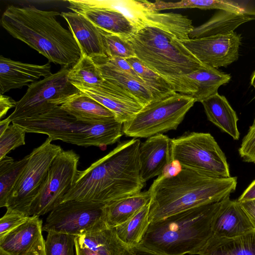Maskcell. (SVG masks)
I'll return each mask as SVG.
<instances>
[{
    "label": "cell",
    "mask_w": 255,
    "mask_h": 255,
    "mask_svg": "<svg viewBox=\"0 0 255 255\" xmlns=\"http://www.w3.org/2000/svg\"><path fill=\"white\" fill-rule=\"evenodd\" d=\"M171 161L206 175L230 177L227 158L209 133L186 132L171 139Z\"/></svg>",
    "instance_id": "7"
},
{
    "label": "cell",
    "mask_w": 255,
    "mask_h": 255,
    "mask_svg": "<svg viewBox=\"0 0 255 255\" xmlns=\"http://www.w3.org/2000/svg\"><path fill=\"white\" fill-rule=\"evenodd\" d=\"M76 236L49 231L45 240V255H74Z\"/></svg>",
    "instance_id": "34"
},
{
    "label": "cell",
    "mask_w": 255,
    "mask_h": 255,
    "mask_svg": "<svg viewBox=\"0 0 255 255\" xmlns=\"http://www.w3.org/2000/svg\"><path fill=\"white\" fill-rule=\"evenodd\" d=\"M139 175L143 183L159 176L171 162V139L162 133L149 137L139 148Z\"/></svg>",
    "instance_id": "17"
},
{
    "label": "cell",
    "mask_w": 255,
    "mask_h": 255,
    "mask_svg": "<svg viewBox=\"0 0 255 255\" xmlns=\"http://www.w3.org/2000/svg\"><path fill=\"white\" fill-rule=\"evenodd\" d=\"M56 11L39 9L34 6H8L1 18L2 27L45 56L49 62L63 67L73 66L82 53L70 31L64 28Z\"/></svg>",
    "instance_id": "2"
},
{
    "label": "cell",
    "mask_w": 255,
    "mask_h": 255,
    "mask_svg": "<svg viewBox=\"0 0 255 255\" xmlns=\"http://www.w3.org/2000/svg\"><path fill=\"white\" fill-rule=\"evenodd\" d=\"M26 132L44 134L52 141L60 140L78 146L105 145L108 131L104 124L89 125L56 106L37 116L13 120Z\"/></svg>",
    "instance_id": "6"
},
{
    "label": "cell",
    "mask_w": 255,
    "mask_h": 255,
    "mask_svg": "<svg viewBox=\"0 0 255 255\" xmlns=\"http://www.w3.org/2000/svg\"><path fill=\"white\" fill-rule=\"evenodd\" d=\"M244 161L255 163V125H252L239 149Z\"/></svg>",
    "instance_id": "38"
},
{
    "label": "cell",
    "mask_w": 255,
    "mask_h": 255,
    "mask_svg": "<svg viewBox=\"0 0 255 255\" xmlns=\"http://www.w3.org/2000/svg\"><path fill=\"white\" fill-rule=\"evenodd\" d=\"M105 59L110 64L128 74L140 83L145 85L144 81L127 61L126 59L117 57H105Z\"/></svg>",
    "instance_id": "39"
},
{
    "label": "cell",
    "mask_w": 255,
    "mask_h": 255,
    "mask_svg": "<svg viewBox=\"0 0 255 255\" xmlns=\"http://www.w3.org/2000/svg\"><path fill=\"white\" fill-rule=\"evenodd\" d=\"M0 255H9L1 250H0Z\"/></svg>",
    "instance_id": "48"
},
{
    "label": "cell",
    "mask_w": 255,
    "mask_h": 255,
    "mask_svg": "<svg viewBox=\"0 0 255 255\" xmlns=\"http://www.w3.org/2000/svg\"><path fill=\"white\" fill-rule=\"evenodd\" d=\"M29 154L14 161L5 156L0 160V207H6L8 199L29 159Z\"/></svg>",
    "instance_id": "32"
},
{
    "label": "cell",
    "mask_w": 255,
    "mask_h": 255,
    "mask_svg": "<svg viewBox=\"0 0 255 255\" xmlns=\"http://www.w3.org/2000/svg\"><path fill=\"white\" fill-rule=\"evenodd\" d=\"M11 123L7 118L0 122V135H1L8 128Z\"/></svg>",
    "instance_id": "46"
},
{
    "label": "cell",
    "mask_w": 255,
    "mask_h": 255,
    "mask_svg": "<svg viewBox=\"0 0 255 255\" xmlns=\"http://www.w3.org/2000/svg\"><path fill=\"white\" fill-rule=\"evenodd\" d=\"M208 120L234 140L240 138L236 112L224 96L218 93L201 102Z\"/></svg>",
    "instance_id": "24"
},
{
    "label": "cell",
    "mask_w": 255,
    "mask_h": 255,
    "mask_svg": "<svg viewBox=\"0 0 255 255\" xmlns=\"http://www.w3.org/2000/svg\"><path fill=\"white\" fill-rule=\"evenodd\" d=\"M149 7L154 10L182 8H197L201 9H218L219 10L239 12L241 10L239 4L231 0H184L179 2H165L156 0L154 2L148 1Z\"/></svg>",
    "instance_id": "33"
},
{
    "label": "cell",
    "mask_w": 255,
    "mask_h": 255,
    "mask_svg": "<svg viewBox=\"0 0 255 255\" xmlns=\"http://www.w3.org/2000/svg\"><path fill=\"white\" fill-rule=\"evenodd\" d=\"M48 137L29 154V159L7 202L6 209L30 216L32 202L38 195L48 170L61 147Z\"/></svg>",
    "instance_id": "9"
},
{
    "label": "cell",
    "mask_w": 255,
    "mask_h": 255,
    "mask_svg": "<svg viewBox=\"0 0 255 255\" xmlns=\"http://www.w3.org/2000/svg\"><path fill=\"white\" fill-rule=\"evenodd\" d=\"M126 60L149 89L153 101L163 99L176 93L168 81L147 67L135 56Z\"/></svg>",
    "instance_id": "31"
},
{
    "label": "cell",
    "mask_w": 255,
    "mask_h": 255,
    "mask_svg": "<svg viewBox=\"0 0 255 255\" xmlns=\"http://www.w3.org/2000/svg\"><path fill=\"white\" fill-rule=\"evenodd\" d=\"M29 217L17 212L6 210L0 219V238L24 223Z\"/></svg>",
    "instance_id": "37"
},
{
    "label": "cell",
    "mask_w": 255,
    "mask_h": 255,
    "mask_svg": "<svg viewBox=\"0 0 255 255\" xmlns=\"http://www.w3.org/2000/svg\"><path fill=\"white\" fill-rule=\"evenodd\" d=\"M251 85L252 86L254 87V88L255 89V70L253 73V74H252V75L251 76ZM252 125H255V119H254V122H253V123Z\"/></svg>",
    "instance_id": "47"
},
{
    "label": "cell",
    "mask_w": 255,
    "mask_h": 255,
    "mask_svg": "<svg viewBox=\"0 0 255 255\" xmlns=\"http://www.w3.org/2000/svg\"><path fill=\"white\" fill-rule=\"evenodd\" d=\"M149 210L150 202L128 220L115 228L119 238L128 248L139 245L150 224Z\"/></svg>",
    "instance_id": "29"
},
{
    "label": "cell",
    "mask_w": 255,
    "mask_h": 255,
    "mask_svg": "<svg viewBox=\"0 0 255 255\" xmlns=\"http://www.w3.org/2000/svg\"><path fill=\"white\" fill-rule=\"evenodd\" d=\"M44 242L42 235L26 255H45Z\"/></svg>",
    "instance_id": "43"
},
{
    "label": "cell",
    "mask_w": 255,
    "mask_h": 255,
    "mask_svg": "<svg viewBox=\"0 0 255 255\" xmlns=\"http://www.w3.org/2000/svg\"><path fill=\"white\" fill-rule=\"evenodd\" d=\"M71 68L63 67L59 71L30 84L25 94L16 102L13 112L6 118L15 120L39 115L56 106L68 97L80 91L68 79Z\"/></svg>",
    "instance_id": "10"
},
{
    "label": "cell",
    "mask_w": 255,
    "mask_h": 255,
    "mask_svg": "<svg viewBox=\"0 0 255 255\" xmlns=\"http://www.w3.org/2000/svg\"><path fill=\"white\" fill-rule=\"evenodd\" d=\"M68 79L73 85L99 90L104 89L108 83L102 76L93 59L85 55H82L78 61L70 69Z\"/></svg>",
    "instance_id": "30"
},
{
    "label": "cell",
    "mask_w": 255,
    "mask_h": 255,
    "mask_svg": "<svg viewBox=\"0 0 255 255\" xmlns=\"http://www.w3.org/2000/svg\"><path fill=\"white\" fill-rule=\"evenodd\" d=\"M255 231L237 200H231L228 196L221 201L213 220L212 237L233 239Z\"/></svg>",
    "instance_id": "18"
},
{
    "label": "cell",
    "mask_w": 255,
    "mask_h": 255,
    "mask_svg": "<svg viewBox=\"0 0 255 255\" xmlns=\"http://www.w3.org/2000/svg\"><path fill=\"white\" fill-rule=\"evenodd\" d=\"M124 255H163L140 247H135L127 249Z\"/></svg>",
    "instance_id": "42"
},
{
    "label": "cell",
    "mask_w": 255,
    "mask_h": 255,
    "mask_svg": "<svg viewBox=\"0 0 255 255\" xmlns=\"http://www.w3.org/2000/svg\"><path fill=\"white\" fill-rule=\"evenodd\" d=\"M110 83L109 86L104 90L74 86L112 112L115 119L124 124L130 120L143 106L125 89Z\"/></svg>",
    "instance_id": "15"
},
{
    "label": "cell",
    "mask_w": 255,
    "mask_h": 255,
    "mask_svg": "<svg viewBox=\"0 0 255 255\" xmlns=\"http://www.w3.org/2000/svg\"><path fill=\"white\" fill-rule=\"evenodd\" d=\"M150 200L151 194L148 190L106 204L105 212L108 227L115 228L127 221Z\"/></svg>",
    "instance_id": "25"
},
{
    "label": "cell",
    "mask_w": 255,
    "mask_h": 255,
    "mask_svg": "<svg viewBox=\"0 0 255 255\" xmlns=\"http://www.w3.org/2000/svg\"><path fill=\"white\" fill-rule=\"evenodd\" d=\"M255 20V9L240 12L220 10L205 23L194 27L189 39L224 34L232 32L240 25Z\"/></svg>",
    "instance_id": "22"
},
{
    "label": "cell",
    "mask_w": 255,
    "mask_h": 255,
    "mask_svg": "<svg viewBox=\"0 0 255 255\" xmlns=\"http://www.w3.org/2000/svg\"><path fill=\"white\" fill-rule=\"evenodd\" d=\"M105 205L91 201L63 202L49 212L42 226V231L77 237L108 228Z\"/></svg>",
    "instance_id": "11"
},
{
    "label": "cell",
    "mask_w": 255,
    "mask_h": 255,
    "mask_svg": "<svg viewBox=\"0 0 255 255\" xmlns=\"http://www.w3.org/2000/svg\"><path fill=\"white\" fill-rule=\"evenodd\" d=\"M82 246L99 255H124L128 248L119 238L115 228H106L75 238Z\"/></svg>",
    "instance_id": "27"
},
{
    "label": "cell",
    "mask_w": 255,
    "mask_h": 255,
    "mask_svg": "<svg viewBox=\"0 0 255 255\" xmlns=\"http://www.w3.org/2000/svg\"><path fill=\"white\" fill-rule=\"evenodd\" d=\"M184 76L196 89L192 97L195 102L201 103L218 93L219 88L229 83L231 78L230 75L221 72L216 68L205 64Z\"/></svg>",
    "instance_id": "26"
},
{
    "label": "cell",
    "mask_w": 255,
    "mask_h": 255,
    "mask_svg": "<svg viewBox=\"0 0 255 255\" xmlns=\"http://www.w3.org/2000/svg\"><path fill=\"white\" fill-rule=\"evenodd\" d=\"M75 249L76 255H99L90 249L81 245L75 239Z\"/></svg>",
    "instance_id": "45"
},
{
    "label": "cell",
    "mask_w": 255,
    "mask_h": 255,
    "mask_svg": "<svg viewBox=\"0 0 255 255\" xmlns=\"http://www.w3.org/2000/svg\"><path fill=\"white\" fill-rule=\"evenodd\" d=\"M255 199V179L249 185L238 198V202Z\"/></svg>",
    "instance_id": "44"
},
{
    "label": "cell",
    "mask_w": 255,
    "mask_h": 255,
    "mask_svg": "<svg viewBox=\"0 0 255 255\" xmlns=\"http://www.w3.org/2000/svg\"><path fill=\"white\" fill-rule=\"evenodd\" d=\"M181 41L202 63L216 68L227 67L238 59L241 37L232 32Z\"/></svg>",
    "instance_id": "13"
},
{
    "label": "cell",
    "mask_w": 255,
    "mask_h": 255,
    "mask_svg": "<svg viewBox=\"0 0 255 255\" xmlns=\"http://www.w3.org/2000/svg\"><path fill=\"white\" fill-rule=\"evenodd\" d=\"M26 132L21 127L12 124L0 135V160L11 150L25 144Z\"/></svg>",
    "instance_id": "35"
},
{
    "label": "cell",
    "mask_w": 255,
    "mask_h": 255,
    "mask_svg": "<svg viewBox=\"0 0 255 255\" xmlns=\"http://www.w3.org/2000/svg\"><path fill=\"white\" fill-rule=\"evenodd\" d=\"M16 102L11 97L0 94V119L5 116L8 111L16 106Z\"/></svg>",
    "instance_id": "40"
},
{
    "label": "cell",
    "mask_w": 255,
    "mask_h": 255,
    "mask_svg": "<svg viewBox=\"0 0 255 255\" xmlns=\"http://www.w3.org/2000/svg\"><path fill=\"white\" fill-rule=\"evenodd\" d=\"M49 63L36 65L23 63L0 56V94L11 89L29 86L30 83L37 81L41 77L51 75Z\"/></svg>",
    "instance_id": "19"
},
{
    "label": "cell",
    "mask_w": 255,
    "mask_h": 255,
    "mask_svg": "<svg viewBox=\"0 0 255 255\" xmlns=\"http://www.w3.org/2000/svg\"><path fill=\"white\" fill-rule=\"evenodd\" d=\"M60 106L78 121L89 125L105 123L116 119L112 112L80 91L65 99Z\"/></svg>",
    "instance_id": "20"
},
{
    "label": "cell",
    "mask_w": 255,
    "mask_h": 255,
    "mask_svg": "<svg viewBox=\"0 0 255 255\" xmlns=\"http://www.w3.org/2000/svg\"><path fill=\"white\" fill-rule=\"evenodd\" d=\"M68 8L85 16L102 30L126 39L137 31L121 12L108 6L104 0H72Z\"/></svg>",
    "instance_id": "14"
},
{
    "label": "cell",
    "mask_w": 255,
    "mask_h": 255,
    "mask_svg": "<svg viewBox=\"0 0 255 255\" xmlns=\"http://www.w3.org/2000/svg\"><path fill=\"white\" fill-rule=\"evenodd\" d=\"M103 77L128 92L144 107L153 100L148 87L106 61L105 57L93 58Z\"/></svg>",
    "instance_id": "23"
},
{
    "label": "cell",
    "mask_w": 255,
    "mask_h": 255,
    "mask_svg": "<svg viewBox=\"0 0 255 255\" xmlns=\"http://www.w3.org/2000/svg\"><path fill=\"white\" fill-rule=\"evenodd\" d=\"M42 221L31 216L19 226L0 238V250L9 255H26L42 235Z\"/></svg>",
    "instance_id": "21"
},
{
    "label": "cell",
    "mask_w": 255,
    "mask_h": 255,
    "mask_svg": "<svg viewBox=\"0 0 255 255\" xmlns=\"http://www.w3.org/2000/svg\"><path fill=\"white\" fill-rule=\"evenodd\" d=\"M61 15L67 21L82 55H85L92 59L108 57L104 31L78 12H62Z\"/></svg>",
    "instance_id": "16"
},
{
    "label": "cell",
    "mask_w": 255,
    "mask_h": 255,
    "mask_svg": "<svg viewBox=\"0 0 255 255\" xmlns=\"http://www.w3.org/2000/svg\"><path fill=\"white\" fill-rule=\"evenodd\" d=\"M237 178L211 177L182 167L169 177L159 175L148 190L149 221L153 222L191 208L220 202L236 189Z\"/></svg>",
    "instance_id": "3"
},
{
    "label": "cell",
    "mask_w": 255,
    "mask_h": 255,
    "mask_svg": "<svg viewBox=\"0 0 255 255\" xmlns=\"http://www.w3.org/2000/svg\"><path fill=\"white\" fill-rule=\"evenodd\" d=\"M140 143L138 138L120 142L89 167L78 170L61 203L76 200L106 204L140 192L145 185L139 175Z\"/></svg>",
    "instance_id": "1"
},
{
    "label": "cell",
    "mask_w": 255,
    "mask_h": 255,
    "mask_svg": "<svg viewBox=\"0 0 255 255\" xmlns=\"http://www.w3.org/2000/svg\"><path fill=\"white\" fill-rule=\"evenodd\" d=\"M238 202L255 229V199Z\"/></svg>",
    "instance_id": "41"
},
{
    "label": "cell",
    "mask_w": 255,
    "mask_h": 255,
    "mask_svg": "<svg viewBox=\"0 0 255 255\" xmlns=\"http://www.w3.org/2000/svg\"><path fill=\"white\" fill-rule=\"evenodd\" d=\"M195 102L192 97L178 93L152 101L123 124V133L134 138H147L175 130Z\"/></svg>",
    "instance_id": "8"
},
{
    "label": "cell",
    "mask_w": 255,
    "mask_h": 255,
    "mask_svg": "<svg viewBox=\"0 0 255 255\" xmlns=\"http://www.w3.org/2000/svg\"><path fill=\"white\" fill-rule=\"evenodd\" d=\"M80 156L73 150H62L53 160L39 192L32 203L30 216L50 212L58 206L74 183Z\"/></svg>",
    "instance_id": "12"
},
{
    "label": "cell",
    "mask_w": 255,
    "mask_h": 255,
    "mask_svg": "<svg viewBox=\"0 0 255 255\" xmlns=\"http://www.w3.org/2000/svg\"><path fill=\"white\" fill-rule=\"evenodd\" d=\"M134 49L135 57L182 94V76L202 67V63L174 35L158 28L146 26L125 39Z\"/></svg>",
    "instance_id": "5"
},
{
    "label": "cell",
    "mask_w": 255,
    "mask_h": 255,
    "mask_svg": "<svg viewBox=\"0 0 255 255\" xmlns=\"http://www.w3.org/2000/svg\"><path fill=\"white\" fill-rule=\"evenodd\" d=\"M220 202L191 208L151 222L138 247L163 255H198L213 236Z\"/></svg>",
    "instance_id": "4"
},
{
    "label": "cell",
    "mask_w": 255,
    "mask_h": 255,
    "mask_svg": "<svg viewBox=\"0 0 255 255\" xmlns=\"http://www.w3.org/2000/svg\"><path fill=\"white\" fill-rule=\"evenodd\" d=\"M198 255H255V231L233 239L212 237Z\"/></svg>",
    "instance_id": "28"
},
{
    "label": "cell",
    "mask_w": 255,
    "mask_h": 255,
    "mask_svg": "<svg viewBox=\"0 0 255 255\" xmlns=\"http://www.w3.org/2000/svg\"><path fill=\"white\" fill-rule=\"evenodd\" d=\"M105 35L108 57H117L127 59L135 56L133 48L125 39L106 32Z\"/></svg>",
    "instance_id": "36"
}]
</instances>
